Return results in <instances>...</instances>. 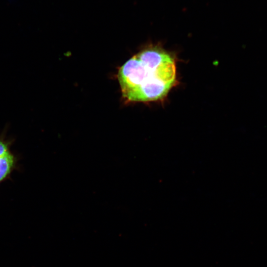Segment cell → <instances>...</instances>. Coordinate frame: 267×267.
<instances>
[{
    "label": "cell",
    "mask_w": 267,
    "mask_h": 267,
    "mask_svg": "<svg viewBox=\"0 0 267 267\" xmlns=\"http://www.w3.org/2000/svg\"><path fill=\"white\" fill-rule=\"evenodd\" d=\"M118 78L123 97L127 101L162 100L176 84L175 61L162 63L145 48L119 68Z\"/></svg>",
    "instance_id": "6da1fadb"
},
{
    "label": "cell",
    "mask_w": 267,
    "mask_h": 267,
    "mask_svg": "<svg viewBox=\"0 0 267 267\" xmlns=\"http://www.w3.org/2000/svg\"><path fill=\"white\" fill-rule=\"evenodd\" d=\"M16 162V158L11 152L0 157V182L10 174L15 167Z\"/></svg>",
    "instance_id": "7a4b0ae2"
},
{
    "label": "cell",
    "mask_w": 267,
    "mask_h": 267,
    "mask_svg": "<svg viewBox=\"0 0 267 267\" xmlns=\"http://www.w3.org/2000/svg\"><path fill=\"white\" fill-rule=\"evenodd\" d=\"M10 152L8 142L3 138L0 137V157Z\"/></svg>",
    "instance_id": "3957f363"
}]
</instances>
